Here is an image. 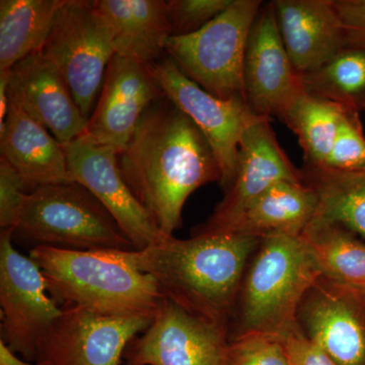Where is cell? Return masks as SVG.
<instances>
[{"instance_id":"cell-19","label":"cell","mask_w":365,"mask_h":365,"mask_svg":"<svg viewBox=\"0 0 365 365\" xmlns=\"http://www.w3.org/2000/svg\"><path fill=\"white\" fill-rule=\"evenodd\" d=\"M0 148L1 157L32 190L43 185L74 182L63 145L11 98L4 127L0 130Z\"/></svg>"},{"instance_id":"cell-28","label":"cell","mask_w":365,"mask_h":365,"mask_svg":"<svg viewBox=\"0 0 365 365\" xmlns=\"http://www.w3.org/2000/svg\"><path fill=\"white\" fill-rule=\"evenodd\" d=\"M322 169L337 172L365 170V138L349 110L341 120L332 150Z\"/></svg>"},{"instance_id":"cell-17","label":"cell","mask_w":365,"mask_h":365,"mask_svg":"<svg viewBox=\"0 0 365 365\" xmlns=\"http://www.w3.org/2000/svg\"><path fill=\"white\" fill-rule=\"evenodd\" d=\"M9 97L61 144L86 133L88 120L61 74L42 53L26 57L11 69Z\"/></svg>"},{"instance_id":"cell-24","label":"cell","mask_w":365,"mask_h":365,"mask_svg":"<svg viewBox=\"0 0 365 365\" xmlns=\"http://www.w3.org/2000/svg\"><path fill=\"white\" fill-rule=\"evenodd\" d=\"M347 111L343 106L302 91L285 109L281 119L299 137L307 165H325L341 120Z\"/></svg>"},{"instance_id":"cell-27","label":"cell","mask_w":365,"mask_h":365,"mask_svg":"<svg viewBox=\"0 0 365 365\" xmlns=\"http://www.w3.org/2000/svg\"><path fill=\"white\" fill-rule=\"evenodd\" d=\"M227 365H290V362L280 337L248 333L230 340Z\"/></svg>"},{"instance_id":"cell-5","label":"cell","mask_w":365,"mask_h":365,"mask_svg":"<svg viewBox=\"0 0 365 365\" xmlns=\"http://www.w3.org/2000/svg\"><path fill=\"white\" fill-rule=\"evenodd\" d=\"M13 237L32 249L134 250L109 211L76 182L34 189L13 230Z\"/></svg>"},{"instance_id":"cell-31","label":"cell","mask_w":365,"mask_h":365,"mask_svg":"<svg viewBox=\"0 0 365 365\" xmlns=\"http://www.w3.org/2000/svg\"><path fill=\"white\" fill-rule=\"evenodd\" d=\"M290 365H339L309 339L299 325L281 336Z\"/></svg>"},{"instance_id":"cell-4","label":"cell","mask_w":365,"mask_h":365,"mask_svg":"<svg viewBox=\"0 0 365 365\" xmlns=\"http://www.w3.org/2000/svg\"><path fill=\"white\" fill-rule=\"evenodd\" d=\"M242 279L235 336L284 335L299 325L297 314L309 290L322 277L302 237L269 235Z\"/></svg>"},{"instance_id":"cell-10","label":"cell","mask_w":365,"mask_h":365,"mask_svg":"<svg viewBox=\"0 0 365 365\" xmlns=\"http://www.w3.org/2000/svg\"><path fill=\"white\" fill-rule=\"evenodd\" d=\"M227 326L163 300L150 327L125 351L127 365H227Z\"/></svg>"},{"instance_id":"cell-26","label":"cell","mask_w":365,"mask_h":365,"mask_svg":"<svg viewBox=\"0 0 365 365\" xmlns=\"http://www.w3.org/2000/svg\"><path fill=\"white\" fill-rule=\"evenodd\" d=\"M299 76L307 93L350 110L365 93V50L345 48L323 66Z\"/></svg>"},{"instance_id":"cell-32","label":"cell","mask_w":365,"mask_h":365,"mask_svg":"<svg viewBox=\"0 0 365 365\" xmlns=\"http://www.w3.org/2000/svg\"><path fill=\"white\" fill-rule=\"evenodd\" d=\"M345 35L346 48L365 50V0H334Z\"/></svg>"},{"instance_id":"cell-29","label":"cell","mask_w":365,"mask_h":365,"mask_svg":"<svg viewBox=\"0 0 365 365\" xmlns=\"http://www.w3.org/2000/svg\"><path fill=\"white\" fill-rule=\"evenodd\" d=\"M232 0H170L167 16L170 36L195 33L227 9Z\"/></svg>"},{"instance_id":"cell-25","label":"cell","mask_w":365,"mask_h":365,"mask_svg":"<svg viewBox=\"0 0 365 365\" xmlns=\"http://www.w3.org/2000/svg\"><path fill=\"white\" fill-rule=\"evenodd\" d=\"M307 176L319 196L313 220L340 225L365 239V180L352 172L309 165Z\"/></svg>"},{"instance_id":"cell-30","label":"cell","mask_w":365,"mask_h":365,"mask_svg":"<svg viewBox=\"0 0 365 365\" xmlns=\"http://www.w3.org/2000/svg\"><path fill=\"white\" fill-rule=\"evenodd\" d=\"M33 190L6 158H0V227L14 230Z\"/></svg>"},{"instance_id":"cell-16","label":"cell","mask_w":365,"mask_h":365,"mask_svg":"<svg viewBox=\"0 0 365 365\" xmlns=\"http://www.w3.org/2000/svg\"><path fill=\"white\" fill-rule=\"evenodd\" d=\"M163 97L148 66L115 54L106 69L86 134L119 153L130 141L146 110Z\"/></svg>"},{"instance_id":"cell-34","label":"cell","mask_w":365,"mask_h":365,"mask_svg":"<svg viewBox=\"0 0 365 365\" xmlns=\"http://www.w3.org/2000/svg\"><path fill=\"white\" fill-rule=\"evenodd\" d=\"M353 174L356 175L357 177L361 178V179L365 180V170H355V172H352Z\"/></svg>"},{"instance_id":"cell-13","label":"cell","mask_w":365,"mask_h":365,"mask_svg":"<svg viewBox=\"0 0 365 365\" xmlns=\"http://www.w3.org/2000/svg\"><path fill=\"white\" fill-rule=\"evenodd\" d=\"M282 181L302 182V175L281 148L269 119L261 118L242 137L232 186L207 222L194 234L230 232L257 199Z\"/></svg>"},{"instance_id":"cell-14","label":"cell","mask_w":365,"mask_h":365,"mask_svg":"<svg viewBox=\"0 0 365 365\" xmlns=\"http://www.w3.org/2000/svg\"><path fill=\"white\" fill-rule=\"evenodd\" d=\"M365 294L322 276L297 314L304 333L339 365H365Z\"/></svg>"},{"instance_id":"cell-7","label":"cell","mask_w":365,"mask_h":365,"mask_svg":"<svg viewBox=\"0 0 365 365\" xmlns=\"http://www.w3.org/2000/svg\"><path fill=\"white\" fill-rule=\"evenodd\" d=\"M41 53L56 67L83 116L90 119L115 55L93 1L63 0Z\"/></svg>"},{"instance_id":"cell-6","label":"cell","mask_w":365,"mask_h":365,"mask_svg":"<svg viewBox=\"0 0 365 365\" xmlns=\"http://www.w3.org/2000/svg\"><path fill=\"white\" fill-rule=\"evenodd\" d=\"M262 6L261 0H232L197 32L168 38L165 54L185 76L215 97L246 102L245 54Z\"/></svg>"},{"instance_id":"cell-8","label":"cell","mask_w":365,"mask_h":365,"mask_svg":"<svg viewBox=\"0 0 365 365\" xmlns=\"http://www.w3.org/2000/svg\"><path fill=\"white\" fill-rule=\"evenodd\" d=\"M13 241V230H1L0 340L24 359L36 362L41 342L63 309L50 294L39 266L30 256L19 253Z\"/></svg>"},{"instance_id":"cell-18","label":"cell","mask_w":365,"mask_h":365,"mask_svg":"<svg viewBox=\"0 0 365 365\" xmlns=\"http://www.w3.org/2000/svg\"><path fill=\"white\" fill-rule=\"evenodd\" d=\"M281 39L299 74L316 71L345 49L334 0H275Z\"/></svg>"},{"instance_id":"cell-15","label":"cell","mask_w":365,"mask_h":365,"mask_svg":"<svg viewBox=\"0 0 365 365\" xmlns=\"http://www.w3.org/2000/svg\"><path fill=\"white\" fill-rule=\"evenodd\" d=\"M247 105L256 116H282L304 91L278 29L272 2L263 4L251 33L244 60Z\"/></svg>"},{"instance_id":"cell-9","label":"cell","mask_w":365,"mask_h":365,"mask_svg":"<svg viewBox=\"0 0 365 365\" xmlns=\"http://www.w3.org/2000/svg\"><path fill=\"white\" fill-rule=\"evenodd\" d=\"M146 66L165 97L195 124L208 141L222 172L220 185L227 192L237 173L242 137L261 117L256 116L245 101L222 100L203 90L167 54Z\"/></svg>"},{"instance_id":"cell-2","label":"cell","mask_w":365,"mask_h":365,"mask_svg":"<svg viewBox=\"0 0 365 365\" xmlns=\"http://www.w3.org/2000/svg\"><path fill=\"white\" fill-rule=\"evenodd\" d=\"M261 239L237 232L174 235L140 250L120 251L157 281L165 299L220 325H227L241 290L249 257Z\"/></svg>"},{"instance_id":"cell-3","label":"cell","mask_w":365,"mask_h":365,"mask_svg":"<svg viewBox=\"0 0 365 365\" xmlns=\"http://www.w3.org/2000/svg\"><path fill=\"white\" fill-rule=\"evenodd\" d=\"M30 257L62 309L106 317L153 318L163 297L153 276L128 263L120 251H69L38 247Z\"/></svg>"},{"instance_id":"cell-11","label":"cell","mask_w":365,"mask_h":365,"mask_svg":"<svg viewBox=\"0 0 365 365\" xmlns=\"http://www.w3.org/2000/svg\"><path fill=\"white\" fill-rule=\"evenodd\" d=\"M62 145L72 180L88 190L109 211L135 251L153 246L168 237L125 181L116 150L86 133Z\"/></svg>"},{"instance_id":"cell-12","label":"cell","mask_w":365,"mask_h":365,"mask_svg":"<svg viewBox=\"0 0 365 365\" xmlns=\"http://www.w3.org/2000/svg\"><path fill=\"white\" fill-rule=\"evenodd\" d=\"M153 319L100 316L67 307L41 342L36 362L120 365L128 345L150 327Z\"/></svg>"},{"instance_id":"cell-1","label":"cell","mask_w":365,"mask_h":365,"mask_svg":"<svg viewBox=\"0 0 365 365\" xmlns=\"http://www.w3.org/2000/svg\"><path fill=\"white\" fill-rule=\"evenodd\" d=\"M122 176L160 232L173 237L189 196L222 180L208 141L163 97L146 110L130 141L118 153Z\"/></svg>"},{"instance_id":"cell-20","label":"cell","mask_w":365,"mask_h":365,"mask_svg":"<svg viewBox=\"0 0 365 365\" xmlns=\"http://www.w3.org/2000/svg\"><path fill=\"white\" fill-rule=\"evenodd\" d=\"M115 54L150 66L165 55L170 37L167 1L163 0H96Z\"/></svg>"},{"instance_id":"cell-33","label":"cell","mask_w":365,"mask_h":365,"mask_svg":"<svg viewBox=\"0 0 365 365\" xmlns=\"http://www.w3.org/2000/svg\"><path fill=\"white\" fill-rule=\"evenodd\" d=\"M0 365H46L42 362L28 361V360L20 359L16 353L11 351L4 341L0 340Z\"/></svg>"},{"instance_id":"cell-23","label":"cell","mask_w":365,"mask_h":365,"mask_svg":"<svg viewBox=\"0 0 365 365\" xmlns=\"http://www.w3.org/2000/svg\"><path fill=\"white\" fill-rule=\"evenodd\" d=\"M327 279L365 294V244L333 223L313 220L302 235Z\"/></svg>"},{"instance_id":"cell-22","label":"cell","mask_w":365,"mask_h":365,"mask_svg":"<svg viewBox=\"0 0 365 365\" xmlns=\"http://www.w3.org/2000/svg\"><path fill=\"white\" fill-rule=\"evenodd\" d=\"M63 0L0 1V71L42 52Z\"/></svg>"},{"instance_id":"cell-21","label":"cell","mask_w":365,"mask_h":365,"mask_svg":"<svg viewBox=\"0 0 365 365\" xmlns=\"http://www.w3.org/2000/svg\"><path fill=\"white\" fill-rule=\"evenodd\" d=\"M318 206V193L313 187L304 182H279L250 206L230 232L259 239L269 235L302 237Z\"/></svg>"}]
</instances>
